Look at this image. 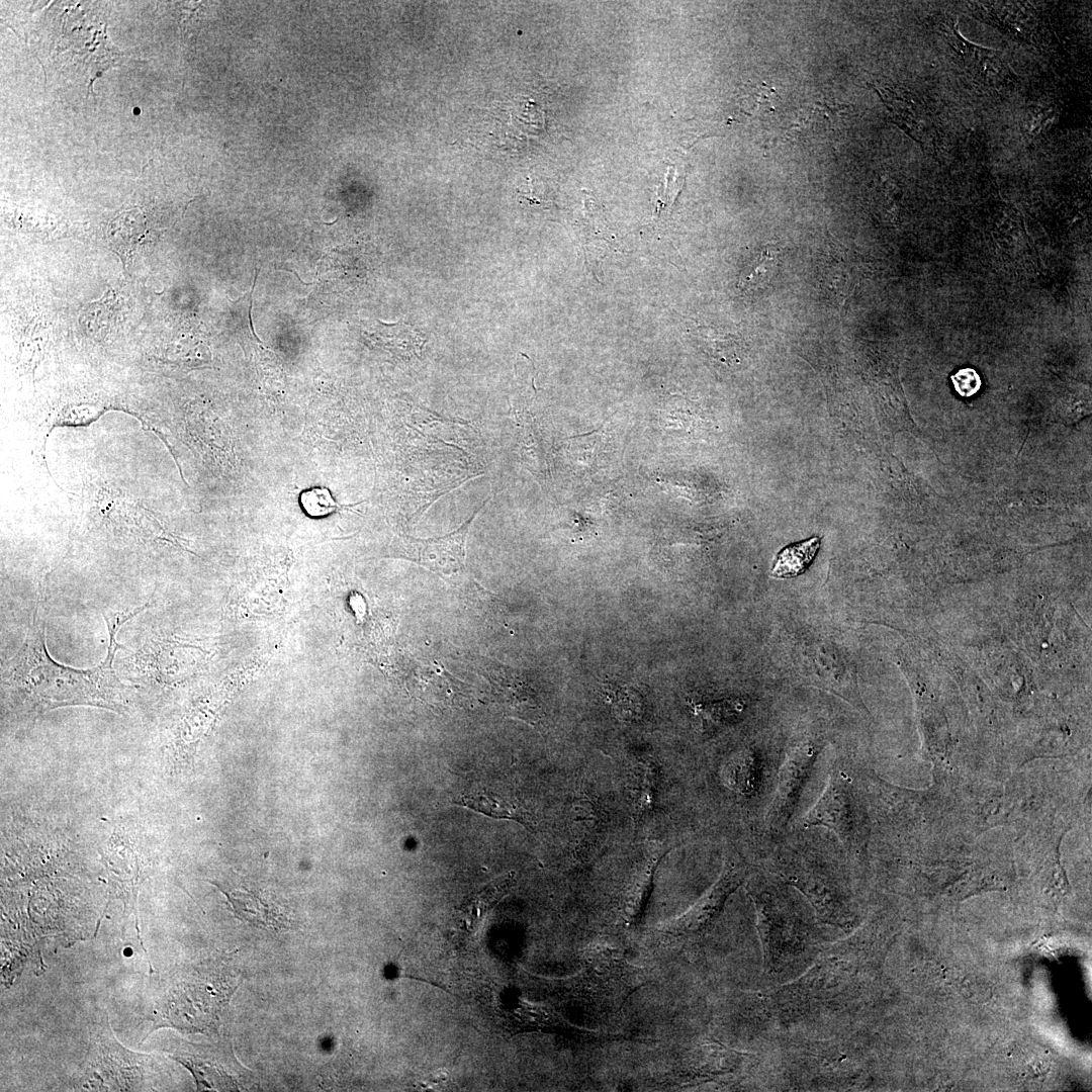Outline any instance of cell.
Listing matches in <instances>:
<instances>
[{"label": "cell", "mask_w": 1092, "mask_h": 1092, "mask_svg": "<svg viewBox=\"0 0 1092 1092\" xmlns=\"http://www.w3.org/2000/svg\"><path fill=\"white\" fill-rule=\"evenodd\" d=\"M44 589L39 585L32 622L16 654L3 662L2 687L20 713L37 716L46 711L71 705H90L117 711L123 701L125 686L113 668L116 640L120 626L148 608L149 603L132 611L103 615L108 630L105 658L98 665L79 669L55 661L47 648L43 618Z\"/></svg>", "instance_id": "obj_1"}, {"label": "cell", "mask_w": 1092, "mask_h": 1092, "mask_svg": "<svg viewBox=\"0 0 1092 1092\" xmlns=\"http://www.w3.org/2000/svg\"><path fill=\"white\" fill-rule=\"evenodd\" d=\"M217 969L199 970L181 978L165 994L155 1028L173 1026L190 1032L215 1028L236 986Z\"/></svg>", "instance_id": "obj_2"}, {"label": "cell", "mask_w": 1092, "mask_h": 1092, "mask_svg": "<svg viewBox=\"0 0 1092 1092\" xmlns=\"http://www.w3.org/2000/svg\"><path fill=\"white\" fill-rule=\"evenodd\" d=\"M159 1057L132 1053L112 1034L108 1017L97 1026L77 1087L79 1090H142L158 1076Z\"/></svg>", "instance_id": "obj_3"}, {"label": "cell", "mask_w": 1092, "mask_h": 1092, "mask_svg": "<svg viewBox=\"0 0 1092 1092\" xmlns=\"http://www.w3.org/2000/svg\"><path fill=\"white\" fill-rule=\"evenodd\" d=\"M786 845L777 857V867L785 880L801 890L823 914H845L844 888L825 854L808 841L792 840Z\"/></svg>", "instance_id": "obj_4"}, {"label": "cell", "mask_w": 1092, "mask_h": 1092, "mask_svg": "<svg viewBox=\"0 0 1092 1092\" xmlns=\"http://www.w3.org/2000/svg\"><path fill=\"white\" fill-rule=\"evenodd\" d=\"M821 746L812 739L794 742L779 767L777 785L764 816L770 835H783L792 821L803 791L815 767Z\"/></svg>", "instance_id": "obj_5"}, {"label": "cell", "mask_w": 1092, "mask_h": 1092, "mask_svg": "<svg viewBox=\"0 0 1092 1092\" xmlns=\"http://www.w3.org/2000/svg\"><path fill=\"white\" fill-rule=\"evenodd\" d=\"M853 787L845 770L834 767L819 799L803 817V828L824 827L844 848H856L860 844L861 819Z\"/></svg>", "instance_id": "obj_6"}, {"label": "cell", "mask_w": 1092, "mask_h": 1092, "mask_svg": "<svg viewBox=\"0 0 1092 1092\" xmlns=\"http://www.w3.org/2000/svg\"><path fill=\"white\" fill-rule=\"evenodd\" d=\"M489 497L458 529L439 537L405 539L406 557L419 565L440 574L463 571L466 559V540L472 522L485 507Z\"/></svg>", "instance_id": "obj_7"}, {"label": "cell", "mask_w": 1092, "mask_h": 1092, "mask_svg": "<svg viewBox=\"0 0 1092 1092\" xmlns=\"http://www.w3.org/2000/svg\"><path fill=\"white\" fill-rule=\"evenodd\" d=\"M484 671L507 716L532 726L541 721L537 696L520 672L494 661L486 663Z\"/></svg>", "instance_id": "obj_8"}, {"label": "cell", "mask_w": 1092, "mask_h": 1092, "mask_svg": "<svg viewBox=\"0 0 1092 1092\" xmlns=\"http://www.w3.org/2000/svg\"><path fill=\"white\" fill-rule=\"evenodd\" d=\"M221 1045L188 1044L171 1056L191 1071L199 1090H230L235 1080Z\"/></svg>", "instance_id": "obj_9"}, {"label": "cell", "mask_w": 1092, "mask_h": 1092, "mask_svg": "<svg viewBox=\"0 0 1092 1092\" xmlns=\"http://www.w3.org/2000/svg\"><path fill=\"white\" fill-rule=\"evenodd\" d=\"M769 762L756 751L747 749L737 753L724 765L725 784L743 799H753L764 792Z\"/></svg>", "instance_id": "obj_10"}, {"label": "cell", "mask_w": 1092, "mask_h": 1092, "mask_svg": "<svg viewBox=\"0 0 1092 1092\" xmlns=\"http://www.w3.org/2000/svg\"><path fill=\"white\" fill-rule=\"evenodd\" d=\"M631 800L641 817L653 811L658 789V770L651 760H639L632 770Z\"/></svg>", "instance_id": "obj_11"}, {"label": "cell", "mask_w": 1092, "mask_h": 1092, "mask_svg": "<svg viewBox=\"0 0 1092 1092\" xmlns=\"http://www.w3.org/2000/svg\"><path fill=\"white\" fill-rule=\"evenodd\" d=\"M820 547L818 537L785 547L774 563L770 575L776 578H791L803 573L811 564Z\"/></svg>", "instance_id": "obj_12"}, {"label": "cell", "mask_w": 1092, "mask_h": 1092, "mask_svg": "<svg viewBox=\"0 0 1092 1092\" xmlns=\"http://www.w3.org/2000/svg\"><path fill=\"white\" fill-rule=\"evenodd\" d=\"M462 806L480 812L482 814L518 821L527 828L535 825L533 816L526 810L514 805L502 798L491 797L484 792L465 795L460 801Z\"/></svg>", "instance_id": "obj_13"}, {"label": "cell", "mask_w": 1092, "mask_h": 1092, "mask_svg": "<svg viewBox=\"0 0 1092 1092\" xmlns=\"http://www.w3.org/2000/svg\"><path fill=\"white\" fill-rule=\"evenodd\" d=\"M220 890L228 897L233 906V911L239 918L263 927L279 926L273 906L267 905L265 901L255 894L249 891L244 893L237 890L228 891L222 888Z\"/></svg>", "instance_id": "obj_14"}, {"label": "cell", "mask_w": 1092, "mask_h": 1092, "mask_svg": "<svg viewBox=\"0 0 1092 1092\" xmlns=\"http://www.w3.org/2000/svg\"><path fill=\"white\" fill-rule=\"evenodd\" d=\"M744 710V705L739 700H723L713 703L699 704L695 711L703 721V725L709 729L731 723L739 718Z\"/></svg>", "instance_id": "obj_15"}, {"label": "cell", "mask_w": 1092, "mask_h": 1092, "mask_svg": "<svg viewBox=\"0 0 1092 1092\" xmlns=\"http://www.w3.org/2000/svg\"><path fill=\"white\" fill-rule=\"evenodd\" d=\"M779 252L772 247H765L751 264L741 280V289L761 288L769 282L778 270Z\"/></svg>", "instance_id": "obj_16"}, {"label": "cell", "mask_w": 1092, "mask_h": 1092, "mask_svg": "<svg viewBox=\"0 0 1092 1092\" xmlns=\"http://www.w3.org/2000/svg\"><path fill=\"white\" fill-rule=\"evenodd\" d=\"M299 504L304 513L311 518H324L346 507L340 505L331 490L325 486H313L303 490Z\"/></svg>", "instance_id": "obj_17"}, {"label": "cell", "mask_w": 1092, "mask_h": 1092, "mask_svg": "<svg viewBox=\"0 0 1092 1092\" xmlns=\"http://www.w3.org/2000/svg\"><path fill=\"white\" fill-rule=\"evenodd\" d=\"M954 390L962 397H971L981 388L982 380L973 368H963L950 376Z\"/></svg>", "instance_id": "obj_18"}]
</instances>
